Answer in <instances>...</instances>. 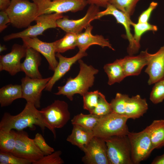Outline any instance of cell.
Returning a JSON list of instances; mask_svg holds the SVG:
<instances>
[{
	"instance_id": "603a6c76",
	"label": "cell",
	"mask_w": 164,
	"mask_h": 164,
	"mask_svg": "<svg viewBox=\"0 0 164 164\" xmlns=\"http://www.w3.org/2000/svg\"><path fill=\"white\" fill-rule=\"evenodd\" d=\"M94 136L93 130L74 125L67 141L82 151Z\"/></svg>"
},
{
	"instance_id": "d6a6232c",
	"label": "cell",
	"mask_w": 164,
	"mask_h": 164,
	"mask_svg": "<svg viewBox=\"0 0 164 164\" xmlns=\"http://www.w3.org/2000/svg\"><path fill=\"white\" fill-rule=\"evenodd\" d=\"M101 92L96 90L93 91H88L82 96L83 108L88 111L91 113L96 106Z\"/></svg>"
},
{
	"instance_id": "8992f818",
	"label": "cell",
	"mask_w": 164,
	"mask_h": 164,
	"mask_svg": "<svg viewBox=\"0 0 164 164\" xmlns=\"http://www.w3.org/2000/svg\"><path fill=\"white\" fill-rule=\"evenodd\" d=\"M40 112L55 138V129L64 127L70 118L67 103L59 100H55L51 104L42 108Z\"/></svg>"
},
{
	"instance_id": "9a60e30c",
	"label": "cell",
	"mask_w": 164,
	"mask_h": 164,
	"mask_svg": "<svg viewBox=\"0 0 164 164\" xmlns=\"http://www.w3.org/2000/svg\"><path fill=\"white\" fill-rule=\"evenodd\" d=\"M27 48L23 45L15 44L10 52L0 55V71H6L12 76L21 71V60L25 57Z\"/></svg>"
},
{
	"instance_id": "7bdbcfd3",
	"label": "cell",
	"mask_w": 164,
	"mask_h": 164,
	"mask_svg": "<svg viewBox=\"0 0 164 164\" xmlns=\"http://www.w3.org/2000/svg\"><path fill=\"white\" fill-rule=\"evenodd\" d=\"M152 164H164V153L157 156L152 161Z\"/></svg>"
},
{
	"instance_id": "74e56055",
	"label": "cell",
	"mask_w": 164,
	"mask_h": 164,
	"mask_svg": "<svg viewBox=\"0 0 164 164\" xmlns=\"http://www.w3.org/2000/svg\"><path fill=\"white\" fill-rule=\"evenodd\" d=\"M33 140L36 145L44 155L50 154L55 151L54 149L46 143L41 134L36 133Z\"/></svg>"
},
{
	"instance_id": "e575fe53",
	"label": "cell",
	"mask_w": 164,
	"mask_h": 164,
	"mask_svg": "<svg viewBox=\"0 0 164 164\" xmlns=\"http://www.w3.org/2000/svg\"><path fill=\"white\" fill-rule=\"evenodd\" d=\"M149 99L154 104L162 102L164 100V81L163 80L155 83L150 93Z\"/></svg>"
},
{
	"instance_id": "f6af8a7d",
	"label": "cell",
	"mask_w": 164,
	"mask_h": 164,
	"mask_svg": "<svg viewBox=\"0 0 164 164\" xmlns=\"http://www.w3.org/2000/svg\"><path fill=\"white\" fill-rule=\"evenodd\" d=\"M163 81H164V79H163Z\"/></svg>"
},
{
	"instance_id": "83f0119b",
	"label": "cell",
	"mask_w": 164,
	"mask_h": 164,
	"mask_svg": "<svg viewBox=\"0 0 164 164\" xmlns=\"http://www.w3.org/2000/svg\"><path fill=\"white\" fill-rule=\"evenodd\" d=\"M77 34L67 33L62 38L54 42L56 52L63 53L74 49L77 46Z\"/></svg>"
},
{
	"instance_id": "5bb4252c",
	"label": "cell",
	"mask_w": 164,
	"mask_h": 164,
	"mask_svg": "<svg viewBox=\"0 0 164 164\" xmlns=\"http://www.w3.org/2000/svg\"><path fill=\"white\" fill-rule=\"evenodd\" d=\"M106 9L98 12L96 16V19L108 15L113 16L116 19L117 22L122 25L126 31L127 38L129 44L127 49L129 55H133L136 53L139 49L137 46L134 40L133 35L131 31V26L133 23L130 18L128 17L122 12L118 10L112 5L108 3Z\"/></svg>"
},
{
	"instance_id": "d4e9b609",
	"label": "cell",
	"mask_w": 164,
	"mask_h": 164,
	"mask_svg": "<svg viewBox=\"0 0 164 164\" xmlns=\"http://www.w3.org/2000/svg\"><path fill=\"white\" fill-rule=\"evenodd\" d=\"M22 98L21 85L9 84L0 89V104L2 107L7 106L15 100Z\"/></svg>"
},
{
	"instance_id": "f546056e",
	"label": "cell",
	"mask_w": 164,
	"mask_h": 164,
	"mask_svg": "<svg viewBox=\"0 0 164 164\" xmlns=\"http://www.w3.org/2000/svg\"><path fill=\"white\" fill-rule=\"evenodd\" d=\"M140 0H109L108 3L130 18L134 12L136 4Z\"/></svg>"
},
{
	"instance_id": "6da1fadb",
	"label": "cell",
	"mask_w": 164,
	"mask_h": 164,
	"mask_svg": "<svg viewBox=\"0 0 164 164\" xmlns=\"http://www.w3.org/2000/svg\"><path fill=\"white\" fill-rule=\"evenodd\" d=\"M35 125L39 127L43 132L46 128L50 131L40 111L33 104L27 102L24 109L19 114L15 115L8 112L4 114L0 122V130L21 131L29 127L34 130Z\"/></svg>"
},
{
	"instance_id": "8d00e7d4",
	"label": "cell",
	"mask_w": 164,
	"mask_h": 164,
	"mask_svg": "<svg viewBox=\"0 0 164 164\" xmlns=\"http://www.w3.org/2000/svg\"><path fill=\"white\" fill-rule=\"evenodd\" d=\"M62 152L60 150L54 151L47 155H44L42 158L33 164H63L64 161L60 155Z\"/></svg>"
},
{
	"instance_id": "bcb514c9",
	"label": "cell",
	"mask_w": 164,
	"mask_h": 164,
	"mask_svg": "<svg viewBox=\"0 0 164 164\" xmlns=\"http://www.w3.org/2000/svg\"></svg>"
},
{
	"instance_id": "3957f363",
	"label": "cell",
	"mask_w": 164,
	"mask_h": 164,
	"mask_svg": "<svg viewBox=\"0 0 164 164\" xmlns=\"http://www.w3.org/2000/svg\"><path fill=\"white\" fill-rule=\"evenodd\" d=\"M10 23L18 28L28 27L38 16V8L34 2L29 0H11L5 10Z\"/></svg>"
},
{
	"instance_id": "e0dca14e",
	"label": "cell",
	"mask_w": 164,
	"mask_h": 164,
	"mask_svg": "<svg viewBox=\"0 0 164 164\" xmlns=\"http://www.w3.org/2000/svg\"><path fill=\"white\" fill-rule=\"evenodd\" d=\"M87 55L86 52L79 50L73 57L67 58L57 53L56 56L59 59L58 64L54 70L53 76L48 82L44 90L51 91L56 83L62 78L70 69L72 66L77 61Z\"/></svg>"
},
{
	"instance_id": "d590c367",
	"label": "cell",
	"mask_w": 164,
	"mask_h": 164,
	"mask_svg": "<svg viewBox=\"0 0 164 164\" xmlns=\"http://www.w3.org/2000/svg\"><path fill=\"white\" fill-rule=\"evenodd\" d=\"M26 159L17 157L11 152H0V164H30Z\"/></svg>"
},
{
	"instance_id": "4fadbf2b",
	"label": "cell",
	"mask_w": 164,
	"mask_h": 164,
	"mask_svg": "<svg viewBox=\"0 0 164 164\" xmlns=\"http://www.w3.org/2000/svg\"><path fill=\"white\" fill-rule=\"evenodd\" d=\"M82 161L86 164H109L104 140L94 136L83 150Z\"/></svg>"
},
{
	"instance_id": "9c48e42d",
	"label": "cell",
	"mask_w": 164,
	"mask_h": 164,
	"mask_svg": "<svg viewBox=\"0 0 164 164\" xmlns=\"http://www.w3.org/2000/svg\"><path fill=\"white\" fill-rule=\"evenodd\" d=\"M127 136L131 145L133 164H138L149 156L153 149L149 136L144 129L138 132H129Z\"/></svg>"
},
{
	"instance_id": "ac0fdd59",
	"label": "cell",
	"mask_w": 164,
	"mask_h": 164,
	"mask_svg": "<svg viewBox=\"0 0 164 164\" xmlns=\"http://www.w3.org/2000/svg\"><path fill=\"white\" fill-rule=\"evenodd\" d=\"M147 66L145 71L149 76L148 84L164 79V45L155 53L150 54Z\"/></svg>"
},
{
	"instance_id": "836d02e7",
	"label": "cell",
	"mask_w": 164,
	"mask_h": 164,
	"mask_svg": "<svg viewBox=\"0 0 164 164\" xmlns=\"http://www.w3.org/2000/svg\"><path fill=\"white\" fill-rule=\"evenodd\" d=\"M111 112L110 103L107 101L105 96L101 92L98 103L91 113L101 117Z\"/></svg>"
},
{
	"instance_id": "2e32d148",
	"label": "cell",
	"mask_w": 164,
	"mask_h": 164,
	"mask_svg": "<svg viewBox=\"0 0 164 164\" xmlns=\"http://www.w3.org/2000/svg\"><path fill=\"white\" fill-rule=\"evenodd\" d=\"M23 45L27 48H31L42 54L49 64V69L54 71L58 62L56 58L54 42L47 43L42 41L37 37L22 38Z\"/></svg>"
},
{
	"instance_id": "4dcf8cb0",
	"label": "cell",
	"mask_w": 164,
	"mask_h": 164,
	"mask_svg": "<svg viewBox=\"0 0 164 164\" xmlns=\"http://www.w3.org/2000/svg\"><path fill=\"white\" fill-rule=\"evenodd\" d=\"M134 29V34L133 37L137 47L139 49L140 45V41L142 35L148 31H156L158 30L156 26L152 25L149 23L134 22L132 24Z\"/></svg>"
},
{
	"instance_id": "ab89813d",
	"label": "cell",
	"mask_w": 164,
	"mask_h": 164,
	"mask_svg": "<svg viewBox=\"0 0 164 164\" xmlns=\"http://www.w3.org/2000/svg\"><path fill=\"white\" fill-rule=\"evenodd\" d=\"M10 23L8 14L5 11L0 12V32H1L7 27V24Z\"/></svg>"
},
{
	"instance_id": "60d3db41",
	"label": "cell",
	"mask_w": 164,
	"mask_h": 164,
	"mask_svg": "<svg viewBox=\"0 0 164 164\" xmlns=\"http://www.w3.org/2000/svg\"><path fill=\"white\" fill-rule=\"evenodd\" d=\"M88 4H93L98 7L106 8L109 0H87Z\"/></svg>"
},
{
	"instance_id": "cb8c5ba5",
	"label": "cell",
	"mask_w": 164,
	"mask_h": 164,
	"mask_svg": "<svg viewBox=\"0 0 164 164\" xmlns=\"http://www.w3.org/2000/svg\"><path fill=\"white\" fill-rule=\"evenodd\" d=\"M145 129L149 136L154 149L164 146V120H154Z\"/></svg>"
},
{
	"instance_id": "d6986e66",
	"label": "cell",
	"mask_w": 164,
	"mask_h": 164,
	"mask_svg": "<svg viewBox=\"0 0 164 164\" xmlns=\"http://www.w3.org/2000/svg\"><path fill=\"white\" fill-rule=\"evenodd\" d=\"M150 55L146 50L137 56L129 55L119 59L126 77L139 75L143 68L147 65Z\"/></svg>"
},
{
	"instance_id": "b9f144b4",
	"label": "cell",
	"mask_w": 164,
	"mask_h": 164,
	"mask_svg": "<svg viewBox=\"0 0 164 164\" xmlns=\"http://www.w3.org/2000/svg\"><path fill=\"white\" fill-rule=\"evenodd\" d=\"M10 0H0V9L1 11H5L9 5Z\"/></svg>"
},
{
	"instance_id": "277c9868",
	"label": "cell",
	"mask_w": 164,
	"mask_h": 164,
	"mask_svg": "<svg viewBox=\"0 0 164 164\" xmlns=\"http://www.w3.org/2000/svg\"><path fill=\"white\" fill-rule=\"evenodd\" d=\"M128 119L125 116L113 112L101 116L93 130L94 136L104 139L114 136L127 135Z\"/></svg>"
},
{
	"instance_id": "8fae6325",
	"label": "cell",
	"mask_w": 164,
	"mask_h": 164,
	"mask_svg": "<svg viewBox=\"0 0 164 164\" xmlns=\"http://www.w3.org/2000/svg\"><path fill=\"white\" fill-rule=\"evenodd\" d=\"M51 77L32 78L26 76L21 80L22 98L27 102L33 104L37 108L40 107L42 91L46 88Z\"/></svg>"
},
{
	"instance_id": "4316f807",
	"label": "cell",
	"mask_w": 164,
	"mask_h": 164,
	"mask_svg": "<svg viewBox=\"0 0 164 164\" xmlns=\"http://www.w3.org/2000/svg\"><path fill=\"white\" fill-rule=\"evenodd\" d=\"M101 117L90 113L89 114L81 113L74 116L71 122L73 125H79L93 130Z\"/></svg>"
},
{
	"instance_id": "7402d4cb",
	"label": "cell",
	"mask_w": 164,
	"mask_h": 164,
	"mask_svg": "<svg viewBox=\"0 0 164 164\" xmlns=\"http://www.w3.org/2000/svg\"><path fill=\"white\" fill-rule=\"evenodd\" d=\"M148 109L145 99L142 98L139 95L129 97L126 104L124 115L128 119H135L142 116Z\"/></svg>"
},
{
	"instance_id": "44dd1931",
	"label": "cell",
	"mask_w": 164,
	"mask_h": 164,
	"mask_svg": "<svg viewBox=\"0 0 164 164\" xmlns=\"http://www.w3.org/2000/svg\"><path fill=\"white\" fill-rule=\"evenodd\" d=\"M41 59L39 53L32 48H27L25 59L21 64V71L31 78H42L39 70Z\"/></svg>"
},
{
	"instance_id": "ee69618b",
	"label": "cell",
	"mask_w": 164,
	"mask_h": 164,
	"mask_svg": "<svg viewBox=\"0 0 164 164\" xmlns=\"http://www.w3.org/2000/svg\"><path fill=\"white\" fill-rule=\"evenodd\" d=\"M7 50V48L5 45L0 46V52L1 53L2 51L6 50Z\"/></svg>"
},
{
	"instance_id": "484cf974",
	"label": "cell",
	"mask_w": 164,
	"mask_h": 164,
	"mask_svg": "<svg viewBox=\"0 0 164 164\" xmlns=\"http://www.w3.org/2000/svg\"><path fill=\"white\" fill-rule=\"evenodd\" d=\"M103 68L108 75V83L109 85L120 83L126 77L119 59L105 64Z\"/></svg>"
},
{
	"instance_id": "5b68a950",
	"label": "cell",
	"mask_w": 164,
	"mask_h": 164,
	"mask_svg": "<svg viewBox=\"0 0 164 164\" xmlns=\"http://www.w3.org/2000/svg\"><path fill=\"white\" fill-rule=\"evenodd\" d=\"M104 140L109 164H133L131 145L127 135L114 136Z\"/></svg>"
},
{
	"instance_id": "52a82bcc",
	"label": "cell",
	"mask_w": 164,
	"mask_h": 164,
	"mask_svg": "<svg viewBox=\"0 0 164 164\" xmlns=\"http://www.w3.org/2000/svg\"><path fill=\"white\" fill-rule=\"evenodd\" d=\"M63 16L62 14L56 13L40 15L38 16L35 21L36 22L35 25L30 26L21 32L6 35L3 37V40L7 41L16 38H34L42 35L46 30L56 27L57 20Z\"/></svg>"
},
{
	"instance_id": "ffe728a7",
	"label": "cell",
	"mask_w": 164,
	"mask_h": 164,
	"mask_svg": "<svg viewBox=\"0 0 164 164\" xmlns=\"http://www.w3.org/2000/svg\"><path fill=\"white\" fill-rule=\"evenodd\" d=\"M93 28V26L90 25L85 29L84 32L77 34V46L79 50L86 52L91 46L97 45L103 48L107 47L114 50L108 39L104 38L101 35L92 34Z\"/></svg>"
},
{
	"instance_id": "7c38bea8",
	"label": "cell",
	"mask_w": 164,
	"mask_h": 164,
	"mask_svg": "<svg viewBox=\"0 0 164 164\" xmlns=\"http://www.w3.org/2000/svg\"><path fill=\"white\" fill-rule=\"evenodd\" d=\"M100 11L99 7L93 4L90 5L85 15L82 18L77 19H70L67 16H63L56 21L57 27L66 33L78 34L84 29L90 25L91 22L96 19L97 13Z\"/></svg>"
},
{
	"instance_id": "f1b7e54d",
	"label": "cell",
	"mask_w": 164,
	"mask_h": 164,
	"mask_svg": "<svg viewBox=\"0 0 164 164\" xmlns=\"http://www.w3.org/2000/svg\"><path fill=\"white\" fill-rule=\"evenodd\" d=\"M16 132L0 130V152H13L15 144Z\"/></svg>"
},
{
	"instance_id": "f35d334b",
	"label": "cell",
	"mask_w": 164,
	"mask_h": 164,
	"mask_svg": "<svg viewBox=\"0 0 164 164\" xmlns=\"http://www.w3.org/2000/svg\"><path fill=\"white\" fill-rule=\"evenodd\" d=\"M158 3L154 2H152L149 4L148 8L144 11L139 16L138 22H148L151 15L158 5Z\"/></svg>"
},
{
	"instance_id": "1f68e13d",
	"label": "cell",
	"mask_w": 164,
	"mask_h": 164,
	"mask_svg": "<svg viewBox=\"0 0 164 164\" xmlns=\"http://www.w3.org/2000/svg\"><path fill=\"white\" fill-rule=\"evenodd\" d=\"M129 97L127 94L117 93L110 103L112 112L124 115L125 105Z\"/></svg>"
},
{
	"instance_id": "30bf717a",
	"label": "cell",
	"mask_w": 164,
	"mask_h": 164,
	"mask_svg": "<svg viewBox=\"0 0 164 164\" xmlns=\"http://www.w3.org/2000/svg\"><path fill=\"white\" fill-rule=\"evenodd\" d=\"M11 153L33 164L44 155L35 144L33 139L30 138L23 130L16 132L15 144Z\"/></svg>"
},
{
	"instance_id": "ba28073f",
	"label": "cell",
	"mask_w": 164,
	"mask_h": 164,
	"mask_svg": "<svg viewBox=\"0 0 164 164\" xmlns=\"http://www.w3.org/2000/svg\"><path fill=\"white\" fill-rule=\"evenodd\" d=\"M37 5L38 16L56 13L62 14L82 10L88 4L87 0H32Z\"/></svg>"
},
{
	"instance_id": "7a4b0ae2",
	"label": "cell",
	"mask_w": 164,
	"mask_h": 164,
	"mask_svg": "<svg viewBox=\"0 0 164 164\" xmlns=\"http://www.w3.org/2000/svg\"><path fill=\"white\" fill-rule=\"evenodd\" d=\"M78 62L80 71L77 76L74 78H68L64 86L58 87V91L55 94L65 96L72 101L75 94L83 96L93 85L95 76L98 73V70L92 65H87L81 59Z\"/></svg>"
}]
</instances>
